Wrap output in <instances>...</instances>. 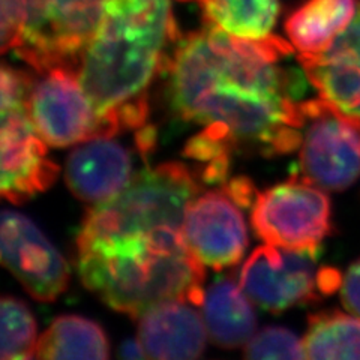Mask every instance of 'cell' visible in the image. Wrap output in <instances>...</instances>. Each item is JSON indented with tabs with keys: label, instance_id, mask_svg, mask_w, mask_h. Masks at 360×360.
<instances>
[{
	"label": "cell",
	"instance_id": "12",
	"mask_svg": "<svg viewBox=\"0 0 360 360\" xmlns=\"http://www.w3.org/2000/svg\"><path fill=\"white\" fill-rule=\"evenodd\" d=\"M58 172L27 116L0 125V200L21 202L44 193Z\"/></svg>",
	"mask_w": 360,
	"mask_h": 360
},
{
	"label": "cell",
	"instance_id": "4",
	"mask_svg": "<svg viewBox=\"0 0 360 360\" xmlns=\"http://www.w3.org/2000/svg\"><path fill=\"white\" fill-rule=\"evenodd\" d=\"M193 168L182 162L146 168L119 194L94 205L77 240L184 230L186 209L201 191L202 179Z\"/></svg>",
	"mask_w": 360,
	"mask_h": 360
},
{
	"label": "cell",
	"instance_id": "10",
	"mask_svg": "<svg viewBox=\"0 0 360 360\" xmlns=\"http://www.w3.org/2000/svg\"><path fill=\"white\" fill-rule=\"evenodd\" d=\"M0 264L41 302L58 299L70 279L63 255L38 225L8 209L0 210Z\"/></svg>",
	"mask_w": 360,
	"mask_h": 360
},
{
	"label": "cell",
	"instance_id": "1",
	"mask_svg": "<svg viewBox=\"0 0 360 360\" xmlns=\"http://www.w3.org/2000/svg\"><path fill=\"white\" fill-rule=\"evenodd\" d=\"M291 42L248 39L219 27L179 38L168 56L167 94L176 115L231 150L285 155L302 143L305 78L281 65Z\"/></svg>",
	"mask_w": 360,
	"mask_h": 360
},
{
	"label": "cell",
	"instance_id": "22",
	"mask_svg": "<svg viewBox=\"0 0 360 360\" xmlns=\"http://www.w3.org/2000/svg\"><path fill=\"white\" fill-rule=\"evenodd\" d=\"M248 359H307L305 345L288 329L266 328L245 344Z\"/></svg>",
	"mask_w": 360,
	"mask_h": 360
},
{
	"label": "cell",
	"instance_id": "7",
	"mask_svg": "<svg viewBox=\"0 0 360 360\" xmlns=\"http://www.w3.org/2000/svg\"><path fill=\"white\" fill-rule=\"evenodd\" d=\"M251 224L269 245L319 254L332 231L330 200L319 185L292 177L255 195Z\"/></svg>",
	"mask_w": 360,
	"mask_h": 360
},
{
	"label": "cell",
	"instance_id": "11",
	"mask_svg": "<svg viewBox=\"0 0 360 360\" xmlns=\"http://www.w3.org/2000/svg\"><path fill=\"white\" fill-rule=\"evenodd\" d=\"M242 207L225 185L191 201L184 236L191 252L205 266L222 270L242 260L250 242Z\"/></svg>",
	"mask_w": 360,
	"mask_h": 360
},
{
	"label": "cell",
	"instance_id": "25",
	"mask_svg": "<svg viewBox=\"0 0 360 360\" xmlns=\"http://www.w3.org/2000/svg\"><path fill=\"white\" fill-rule=\"evenodd\" d=\"M341 297L344 307L360 317V260L348 269L341 284Z\"/></svg>",
	"mask_w": 360,
	"mask_h": 360
},
{
	"label": "cell",
	"instance_id": "17",
	"mask_svg": "<svg viewBox=\"0 0 360 360\" xmlns=\"http://www.w3.org/2000/svg\"><path fill=\"white\" fill-rule=\"evenodd\" d=\"M357 11V0H307L287 18L285 33L300 53H321L348 29Z\"/></svg>",
	"mask_w": 360,
	"mask_h": 360
},
{
	"label": "cell",
	"instance_id": "13",
	"mask_svg": "<svg viewBox=\"0 0 360 360\" xmlns=\"http://www.w3.org/2000/svg\"><path fill=\"white\" fill-rule=\"evenodd\" d=\"M299 63L319 96L360 125V6L352 25L328 50L300 53Z\"/></svg>",
	"mask_w": 360,
	"mask_h": 360
},
{
	"label": "cell",
	"instance_id": "3",
	"mask_svg": "<svg viewBox=\"0 0 360 360\" xmlns=\"http://www.w3.org/2000/svg\"><path fill=\"white\" fill-rule=\"evenodd\" d=\"M78 275L108 307L140 319L170 300L201 305L205 264L184 230H161L99 240H77Z\"/></svg>",
	"mask_w": 360,
	"mask_h": 360
},
{
	"label": "cell",
	"instance_id": "14",
	"mask_svg": "<svg viewBox=\"0 0 360 360\" xmlns=\"http://www.w3.org/2000/svg\"><path fill=\"white\" fill-rule=\"evenodd\" d=\"M116 137L101 135L84 141L68 158L66 184L77 198L89 205L115 197L131 182L134 150Z\"/></svg>",
	"mask_w": 360,
	"mask_h": 360
},
{
	"label": "cell",
	"instance_id": "6",
	"mask_svg": "<svg viewBox=\"0 0 360 360\" xmlns=\"http://www.w3.org/2000/svg\"><path fill=\"white\" fill-rule=\"evenodd\" d=\"M107 0H22L25 33L17 53L37 74L77 68L96 32Z\"/></svg>",
	"mask_w": 360,
	"mask_h": 360
},
{
	"label": "cell",
	"instance_id": "16",
	"mask_svg": "<svg viewBox=\"0 0 360 360\" xmlns=\"http://www.w3.org/2000/svg\"><path fill=\"white\" fill-rule=\"evenodd\" d=\"M202 320L210 340L222 348L245 347L255 332L257 319L246 292L230 278H218L205 291Z\"/></svg>",
	"mask_w": 360,
	"mask_h": 360
},
{
	"label": "cell",
	"instance_id": "9",
	"mask_svg": "<svg viewBox=\"0 0 360 360\" xmlns=\"http://www.w3.org/2000/svg\"><path fill=\"white\" fill-rule=\"evenodd\" d=\"M299 176L328 191H344L360 176V125L324 99L302 103Z\"/></svg>",
	"mask_w": 360,
	"mask_h": 360
},
{
	"label": "cell",
	"instance_id": "20",
	"mask_svg": "<svg viewBox=\"0 0 360 360\" xmlns=\"http://www.w3.org/2000/svg\"><path fill=\"white\" fill-rule=\"evenodd\" d=\"M303 345L307 359H360V317L340 311L311 315Z\"/></svg>",
	"mask_w": 360,
	"mask_h": 360
},
{
	"label": "cell",
	"instance_id": "5",
	"mask_svg": "<svg viewBox=\"0 0 360 360\" xmlns=\"http://www.w3.org/2000/svg\"><path fill=\"white\" fill-rule=\"evenodd\" d=\"M315 257L269 243L258 246L240 269V287L258 307L272 312L329 296L341 287V275L330 266L317 267Z\"/></svg>",
	"mask_w": 360,
	"mask_h": 360
},
{
	"label": "cell",
	"instance_id": "8",
	"mask_svg": "<svg viewBox=\"0 0 360 360\" xmlns=\"http://www.w3.org/2000/svg\"><path fill=\"white\" fill-rule=\"evenodd\" d=\"M33 78L27 117L39 139L68 148L101 135H112L80 82L77 68L56 66Z\"/></svg>",
	"mask_w": 360,
	"mask_h": 360
},
{
	"label": "cell",
	"instance_id": "26",
	"mask_svg": "<svg viewBox=\"0 0 360 360\" xmlns=\"http://www.w3.org/2000/svg\"><path fill=\"white\" fill-rule=\"evenodd\" d=\"M119 356L122 359H141V357H146L144 350H143V347H141L139 340L137 341L129 340V341L123 344L120 347V350H119Z\"/></svg>",
	"mask_w": 360,
	"mask_h": 360
},
{
	"label": "cell",
	"instance_id": "19",
	"mask_svg": "<svg viewBox=\"0 0 360 360\" xmlns=\"http://www.w3.org/2000/svg\"><path fill=\"white\" fill-rule=\"evenodd\" d=\"M201 9L206 25L230 35L263 39L272 35L279 15V0H182Z\"/></svg>",
	"mask_w": 360,
	"mask_h": 360
},
{
	"label": "cell",
	"instance_id": "21",
	"mask_svg": "<svg viewBox=\"0 0 360 360\" xmlns=\"http://www.w3.org/2000/svg\"><path fill=\"white\" fill-rule=\"evenodd\" d=\"M37 321L26 303L0 296V360L37 357Z\"/></svg>",
	"mask_w": 360,
	"mask_h": 360
},
{
	"label": "cell",
	"instance_id": "15",
	"mask_svg": "<svg viewBox=\"0 0 360 360\" xmlns=\"http://www.w3.org/2000/svg\"><path fill=\"white\" fill-rule=\"evenodd\" d=\"M194 303L164 302L140 317L139 338L146 357L197 359L205 352L207 329Z\"/></svg>",
	"mask_w": 360,
	"mask_h": 360
},
{
	"label": "cell",
	"instance_id": "23",
	"mask_svg": "<svg viewBox=\"0 0 360 360\" xmlns=\"http://www.w3.org/2000/svg\"><path fill=\"white\" fill-rule=\"evenodd\" d=\"M33 75L18 68L0 63V125L27 116Z\"/></svg>",
	"mask_w": 360,
	"mask_h": 360
},
{
	"label": "cell",
	"instance_id": "2",
	"mask_svg": "<svg viewBox=\"0 0 360 360\" xmlns=\"http://www.w3.org/2000/svg\"><path fill=\"white\" fill-rule=\"evenodd\" d=\"M179 37L172 0H107L78 75L112 135L146 127L149 87Z\"/></svg>",
	"mask_w": 360,
	"mask_h": 360
},
{
	"label": "cell",
	"instance_id": "18",
	"mask_svg": "<svg viewBox=\"0 0 360 360\" xmlns=\"http://www.w3.org/2000/svg\"><path fill=\"white\" fill-rule=\"evenodd\" d=\"M110 344L101 326L82 315H60L37 344L38 359H107Z\"/></svg>",
	"mask_w": 360,
	"mask_h": 360
},
{
	"label": "cell",
	"instance_id": "24",
	"mask_svg": "<svg viewBox=\"0 0 360 360\" xmlns=\"http://www.w3.org/2000/svg\"><path fill=\"white\" fill-rule=\"evenodd\" d=\"M26 25L22 0H0V54L18 49Z\"/></svg>",
	"mask_w": 360,
	"mask_h": 360
}]
</instances>
